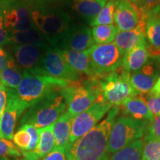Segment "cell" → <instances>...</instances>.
Segmentation results:
<instances>
[{"instance_id": "7402d4cb", "label": "cell", "mask_w": 160, "mask_h": 160, "mask_svg": "<svg viewBox=\"0 0 160 160\" xmlns=\"http://www.w3.org/2000/svg\"><path fill=\"white\" fill-rule=\"evenodd\" d=\"M145 39V19L135 28L129 31H119L113 41V44L125 54L132 48Z\"/></svg>"}, {"instance_id": "d4e9b609", "label": "cell", "mask_w": 160, "mask_h": 160, "mask_svg": "<svg viewBox=\"0 0 160 160\" xmlns=\"http://www.w3.org/2000/svg\"><path fill=\"white\" fill-rule=\"evenodd\" d=\"M68 112H64L53 123V136L55 139L54 148L65 149L69 145L71 126L73 119Z\"/></svg>"}, {"instance_id": "e575fe53", "label": "cell", "mask_w": 160, "mask_h": 160, "mask_svg": "<svg viewBox=\"0 0 160 160\" xmlns=\"http://www.w3.org/2000/svg\"><path fill=\"white\" fill-rule=\"evenodd\" d=\"M26 131H27L31 136V142L30 144L29 148L27 151H33L37 148L38 142H39V133L38 129L36 128L34 126L31 125H22Z\"/></svg>"}, {"instance_id": "ffe728a7", "label": "cell", "mask_w": 160, "mask_h": 160, "mask_svg": "<svg viewBox=\"0 0 160 160\" xmlns=\"http://www.w3.org/2000/svg\"><path fill=\"white\" fill-rule=\"evenodd\" d=\"M145 37L150 54L160 51V5L145 13Z\"/></svg>"}, {"instance_id": "7c38bea8", "label": "cell", "mask_w": 160, "mask_h": 160, "mask_svg": "<svg viewBox=\"0 0 160 160\" xmlns=\"http://www.w3.org/2000/svg\"><path fill=\"white\" fill-rule=\"evenodd\" d=\"M43 68L46 74L71 82L81 80V74L72 68L65 61L59 48L50 47L45 50L43 59Z\"/></svg>"}, {"instance_id": "484cf974", "label": "cell", "mask_w": 160, "mask_h": 160, "mask_svg": "<svg viewBox=\"0 0 160 160\" xmlns=\"http://www.w3.org/2000/svg\"><path fill=\"white\" fill-rule=\"evenodd\" d=\"M23 78L17 62H12L11 65L0 71V84L8 89L16 90L19 87Z\"/></svg>"}, {"instance_id": "7bdbcfd3", "label": "cell", "mask_w": 160, "mask_h": 160, "mask_svg": "<svg viewBox=\"0 0 160 160\" xmlns=\"http://www.w3.org/2000/svg\"><path fill=\"white\" fill-rule=\"evenodd\" d=\"M0 160H19V159H13V158L0 157Z\"/></svg>"}, {"instance_id": "8fae6325", "label": "cell", "mask_w": 160, "mask_h": 160, "mask_svg": "<svg viewBox=\"0 0 160 160\" xmlns=\"http://www.w3.org/2000/svg\"><path fill=\"white\" fill-rule=\"evenodd\" d=\"M11 52L18 65L32 74L48 76L43 68L46 49L33 45L11 44Z\"/></svg>"}, {"instance_id": "603a6c76", "label": "cell", "mask_w": 160, "mask_h": 160, "mask_svg": "<svg viewBox=\"0 0 160 160\" xmlns=\"http://www.w3.org/2000/svg\"><path fill=\"white\" fill-rule=\"evenodd\" d=\"M59 50L68 65L79 74H85L90 78L96 77L91 67L88 51H76L59 48Z\"/></svg>"}, {"instance_id": "2e32d148", "label": "cell", "mask_w": 160, "mask_h": 160, "mask_svg": "<svg viewBox=\"0 0 160 160\" xmlns=\"http://www.w3.org/2000/svg\"><path fill=\"white\" fill-rule=\"evenodd\" d=\"M145 19V12L127 0H117L114 22L120 31L137 28Z\"/></svg>"}, {"instance_id": "4316f807", "label": "cell", "mask_w": 160, "mask_h": 160, "mask_svg": "<svg viewBox=\"0 0 160 160\" xmlns=\"http://www.w3.org/2000/svg\"><path fill=\"white\" fill-rule=\"evenodd\" d=\"M143 146V140H136L131 145L113 153L109 160H142Z\"/></svg>"}, {"instance_id": "4fadbf2b", "label": "cell", "mask_w": 160, "mask_h": 160, "mask_svg": "<svg viewBox=\"0 0 160 160\" xmlns=\"http://www.w3.org/2000/svg\"><path fill=\"white\" fill-rule=\"evenodd\" d=\"M160 77V58L151 56L141 68L130 77V84L137 95L148 94Z\"/></svg>"}, {"instance_id": "ab89813d", "label": "cell", "mask_w": 160, "mask_h": 160, "mask_svg": "<svg viewBox=\"0 0 160 160\" xmlns=\"http://www.w3.org/2000/svg\"><path fill=\"white\" fill-rule=\"evenodd\" d=\"M145 13L160 5V0H141Z\"/></svg>"}, {"instance_id": "8d00e7d4", "label": "cell", "mask_w": 160, "mask_h": 160, "mask_svg": "<svg viewBox=\"0 0 160 160\" xmlns=\"http://www.w3.org/2000/svg\"><path fill=\"white\" fill-rule=\"evenodd\" d=\"M41 160H67L65 149L54 148Z\"/></svg>"}, {"instance_id": "44dd1931", "label": "cell", "mask_w": 160, "mask_h": 160, "mask_svg": "<svg viewBox=\"0 0 160 160\" xmlns=\"http://www.w3.org/2000/svg\"><path fill=\"white\" fill-rule=\"evenodd\" d=\"M9 43L16 45H28L48 49L52 46L35 26L27 30L8 33Z\"/></svg>"}, {"instance_id": "52a82bcc", "label": "cell", "mask_w": 160, "mask_h": 160, "mask_svg": "<svg viewBox=\"0 0 160 160\" xmlns=\"http://www.w3.org/2000/svg\"><path fill=\"white\" fill-rule=\"evenodd\" d=\"M148 122L139 121L126 116L116 119L110 133L108 150L110 154L117 152L145 135Z\"/></svg>"}, {"instance_id": "30bf717a", "label": "cell", "mask_w": 160, "mask_h": 160, "mask_svg": "<svg viewBox=\"0 0 160 160\" xmlns=\"http://www.w3.org/2000/svg\"><path fill=\"white\" fill-rule=\"evenodd\" d=\"M112 107L101 99L95 102L82 113L76 116L72 122L69 144L73 143L95 127Z\"/></svg>"}, {"instance_id": "5b68a950", "label": "cell", "mask_w": 160, "mask_h": 160, "mask_svg": "<svg viewBox=\"0 0 160 160\" xmlns=\"http://www.w3.org/2000/svg\"><path fill=\"white\" fill-rule=\"evenodd\" d=\"M71 82L50 76L32 74L23 70L22 80L15 91L18 98L29 108L45 96L65 88Z\"/></svg>"}, {"instance_id": "e0dca14e", "label": "cell", "mask_w": 160, "mask_h": 160, "mask_svg": "<svg viewBox=\"0 0 160 160\" xmlns=\"http://www.w3.org/2000/svg\"><path fill=\"white\" fill-rule=\"evenodd\" d=\"M150 57L149 45L145 39L124 54L122 67L131 74L145 65Z\"/></svg>"}, {"instance_id": "d590c367", "label": "cell", "mask_w": 160, "mask_h": 160, "mask_svg": "<svg viewBox=\"0 0 160 160\" xmlns=\"http://www.w3.org/2000/svg\"><path fill=\"white\" fill-rule=\"evenodd\" d=\"M14 61V58L11 53L6 51L5 49L0 47V71L11 65Z\"/></svg>"}, {"instance_id": "4dcf8cb0", "label": "cell", "mask_w": 160, "mask_h": 160, "mask_svg": "<svg viewBox=\"0 0 160 160\" xmlns=\"http://www.w3.org/2000/svg\"><path fill=\"white\" fill-rule=\"evenodd\" d=\"M22 156V151L11 140L0 137V157L19 159Z\"/></svg>"}, {"instance_id": "bcb514c9", "label": "cell", "mask_w": 160, "mask_h": 160, "mask_svg": "<svg viewBox=\"0 0 160 160\" xmlns=\"http://www.w3.org/2000/svg\"><path fill=\"white\" fill-rule=\"evenodd\" d=\"M0 137H1V136H0Z\"/></svg>"}, {"instance_id": "3957f363", "label": "cell", "mask_w": 160, "mask_h": 160, "mask_svg": "<svg viewBox=\"0 0 160 160\" xmlns=\"http://www.w3.org/2000/svg\"><path fill=\"white\" fill-rule=\"evenodd\" d=\"M67 105L60 91H53L30 106L22 116L19 127L31 125L43 128L52 125L65 112Z\"/></svg>"}, {"instance_id": "cb8c5ba5", "label": "cell", "mask_w": 160, "mask_h": 160, "mask_svg": "<svg viewBox=\"0 0 160 160\" xmlns=\"http://www.w3.org/2000/svg\"><path fill=\"white\" fill-rule=\"evenodd\" d=\"M106 2L104 0H68L64 3L72 11L91 22L99 14Z\"/></svg>"}, {"instance_id": "60d3db41", "label": "cell", "mask_w": 160, "mask_h": 160, "mask_svg": "<svg viewBox=\"0 0 160 160\" xmlns=\"http://www.w3.org/2000/svg\"><path fill=\"white\" fill-rule=\"evenodd\" d=\"M148 93L151 95L159 96L160 97V77L157 79V81L156 82L154 86H153V88L151 89V91Z\"/></svg>"}, {"instance_id": "6da1fadb", "label": "cell", "mask_w": 160, "mask_h": 160, "mask_svg": "<svg viewBox=\"0 0 160 160\" xmlns=\"http://www.w3.org/2000/svg\"><path fill=\"white\" fill-rule=\"evenodd\" d=\"M31 19L52 47L58 48L73 25L62 0H28Z\"/></svg>"}, {"instance_id": "d6986e66", "label": "cell", "mask_w": 160, "mask_h": 160, "mask_svg": "<svg viewBox=\"0 0 160 160\" xmlns=\"http://www.w3.org/2000/svg\"><path fill=\"white\" fill-rule=\"evenodd\" d=\"M53 124L38 129L39 142L34 151H22V155L28 160H41L55 148V139L53 131Z\"/></svg>"}, {"instance_id": "f35d334b", "label": "cell", "mask_w": 160, "mask_h": 160, "mask_svg": "<svg viewBox=\"0 0 160 160\" xmlns=\"http://www.w3.org/2000/svg\"><path fill=\"white\" fill-rule=\"evenodd\" d=\"M8 43V32L6 31L4 27L2 11L1 6H0V47Z\"/></svg>"}, {"instance_id": "277c9868", "label": "cell", "mask_w": 160, "mask_h": 160, "mask_svg": "<svg viewBox=\"0 0 160 160\" xmlns=\"http://www.w3.org/2000/svg\"><path fill=\"white\" fill-rule=\"evenodd\" d=\"M68 108V112L75 117L102 99L99 78H90L82 82H72L68 86L60 90Z\"/></svg>"}, {"instance_id": "9a60e30c", "label": "cell", "mask_w": 160, "mask_h": 160, "mask_svg": "<svg viewBox=\"0 0 160 160\" xmlns=\"http://www.w3.org/2000/svg\"><path fill=\"white\" fill-rule=\"evenodd\" d=\"M95 45L92 32L88 26L73 22L57 48L85 51Z\"/></svg>"}, {"instance_id": "f6af8a7d", "label": "cell", "mask_w": 160, "mask_h": 160, "mask_svg": "<svg viewBox=\"0 0 160 160\" xmlns=\"http://www.w3.org/2000/svg\"><path fill=\"white\" fill-rule=\"evenodd\" d=\"M104 1H106V2H108V0H104Z\"/></svg>"}, {"instance_id": "d6a6232c", "label": "cell", "mask_w": 160, "mask_h": 160, "mask_svg": "<svg viewBox=\"0 0 160 160\" xmlns=\"http://www.w3.org/2000/svg\"><path fill=\"white\" fill-rule=\"evenodd\" d=\"M145 140L160 139V114L156 115L148 124L145 133Z\"/></svg>"}, {"instance_id": "83f0119b", "label": "cell", "mask_w": 160, "mask_h": 160, "mask_svg": "<svg viewBox=\"0 0 160 160\" xmlns=\"http://www.w3.org/2000/svg\"><path fill=\"white\" fill-rule=\"evenodd\" d=\"M119 31L117 25L113 24L94 26L91 30L93 40L98 45L112 43Z\"/></svg>"}, {"instance_id": "74e56055", "label": "cell", "mask_w": 160, "mask_h": 160, "mask_svg": "<svg viewBox=\"0 0 160 160\" xmlns=\"http://www.w3.org/2000/svg\"><path fill=\"white\" fill-rule=\"evenodd\" d=\"M8 89L0 84V120L8 103Z\"/></svg>"}, {"instance_id": "9c48e42d", "label": "cell", "mask_w": 160, "mask_h": 160, "mask_svg": "<svg viewBox=\"0 0 160 160\" xmlns=\"http://www.w3.org/2000/svg\"><path fill=\"white\" fill-rule=\"evenodd\" d=\"M4 27L8 33L33 27L28 0H0Z\"/></svg>"}, {"instance_id": "5bb4252c", "label": "cell", "mask_w": 160, "mask_h": 160, "mask_svg": "<svg viewBox=\"0 0 160 160\" xmlns=\"http://www.w3.org/2000/svg\"><path fill=\"white\" fill-rule=\"evenodd\" d=\"M28 108V107L18 98L15 90L8 89V103L0 120L1 137L13 139L18 120Z\"/></svg>"}, {"instance_id": "f1b7e54d", "label": "cell", "mask_w": 160, "mask_h": 160, "mask_svg": "<svg viewBox=\"0 0 160 160\" xmlns=\"http://www.w3.org/2000/svg\"><path fill=\"white\" fill-rule=\"evenodd\" d=\"M117 0H108L99 14L90 22L92 27L98 25H112L114 22V13Z\"/></svg>"}, {"instance_id": "ee69618b", "label": "cell", "mask_w": 160, "mask_h": 160, "mask_svg": "<svg viewBox=\"0 0 160 160\" xmlns=\"http://www.w3.org/2000/svg\"><path fill=\"white\" fill-rule=\"evenodd\" d=\"M19 160H28V159H26L25 158H24L22 156V158H20V159H19Z\"/></svg>"}, {"instance_id": "1f68e13d", "label": "cell", "mask_w": 160, "mask_h": 160, "mask_svg": "<svg viewBox=\"0 0 160 160\" xmlns=\"http://www.w3.org/2000/svg\"><path fill=\"white\" fill-rule=\"evenodd\" d=\"M12 139L18 148L22 150V151H27L31 142V136L23 127L20 126L19 130L13 134Z\"/></svg>"}, {"instance_id": "f546056e", "label": "cell", "mask_w": 160, "mask_h": 160, "mask_svg": "<svg viewBox=\"0 0 160 160\" xmlns=\"http://www.w3.org/2000/svg\"><path fill=\"white\" fill-rule=\"evenodd\" d=\"M142 160H160V139L144 140Z\"/></svg>"}, {"instance_id": "b9f144b4", "label": "cell", "mask_w": 160, "mask_h": 160, "mask_svg": "<svg viewBox=\"0 0 160 160\" xmlns=\"http://www.w3.org/2000/svg\"><path fill=\"white\" fill-rule=\"evenodd\" d=\"M127 1H128V2H130L133 3V5H135L137 8H139V9L142 10V11H143L142 4L141 0H127Z\"/></svg>"}, {"instance_id": "ac0fdd59", "label": "cell", "mask_w": 160, "mask_h": 160, "mask_svg": "<svg viewBox=\"0 0 160 160\" xmlns=\"http://www.w3.org/2000/svg\"><path fill=\"white\" fill-rule=\"evenodd\" d=\"M119 106L126 117L133 119L150 122L154 117L150 111L145 97L141 95L128 98Z\"/></svg>"}, {"instance_id": "8992f818", "label": "cell", "mask_w": 160, "mask_h": 160, "mask_svg": "<svg viewBox=\"0 0 160 160\" xmlns=\"http://www.w3.org/2000/svg\"><path fill=\"white\" fill-rule=\"evenodd\" d=\"M131 73L122 67L99 78L102 96L105 102L119 106L128 98L138 96L130 84Z\"/></svg>"}, {"instance_id": "ba28073f", "label": "cell", "mask_w": 160, "mask_h": 160, "mask_svg": "<svg viewBox=\"0 0 160 160\" xmlns=\"http://www.w3.org/2000/svg\"><path fill=\"white\" fill-rule=\"evenodd\" d=\"M88 51L96 77L108 74L122 66L124 54L113 43L97 44Z\"/></svg>"}, {"instance_id": "836d02e7", "label": "cell", "mask_w": 160, "mask_h": 160, "mask_svg": "<svg viewBox=\"0 0 160 160\" xmlns=\"http://www.w3.org/2000/svg\"><path fill=\"white\" fill-rule=\"evenodd\" d=\"M150 111L153 116L160 114V97L148 93L145 97Z\"/></svg>"}, {"instance_id": "7a4b0ae2", "label": "cell", "mask_w": 160, "mask_h": 160, "mask_svg": "<svg viewBox=\"0 0 160 160\" xmlns=\"http://www.w3.org/2000/svg\"><path fill=\"white\" fill-rule=\"evenodd\" d=\"M120 107L113 106L108 116L91 131L69 144L65 148L67 160H109L108 138Z\"/></svg>"}]
</instances>
